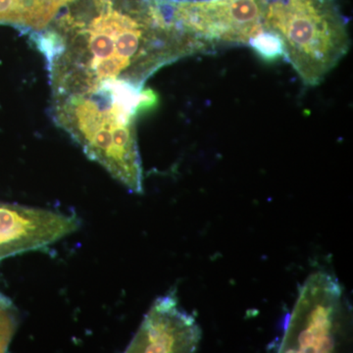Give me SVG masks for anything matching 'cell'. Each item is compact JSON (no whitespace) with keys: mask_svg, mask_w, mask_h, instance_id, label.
<instances>
[{"mask_svg":"<svg viewBox=\"0 0 353 353\" xmlns=\"http://www.w3.org/2000/svg\"><path fill=\"white\" fill-rule=\"evenodd\" d=\"M34 38L48 60L52 97L112 85L143 90L165 65L199 54L163 0H76Z\"/></svg>","mask_w":353,"mask_h":353,"instance_id":"cell-1","label":"cell"},{"mask_svg":"<svg viewBox=\"0 0 353 353\" xmlns=\"http://www.w3.org/2000/svg\"><path fill=\"white\" fill-rule=\"evenodd\" d=\"M201 340L196 319L173 296L158 297L128 345L126 352H194Z\"/></svg>","mask_w":353,"mask_h":353,"instance_id":"cell-7","label":"cell"},{"mask_svg":"<svg viewBox=\"0 0 353 353\" xmlns=\"http://www.w3.org/2000/svg\"><path fill=\"white\" fill-rule=\"evenodd\" d=\"M169 15L201 53L252 46L263 34L259 0H165Z\"/></svg>","mask_w":353,"mask_h":353,"instance_id":"cell-4","label":"cell"},{"mask_svg":"<svg viewBox=\"0 0 353 353\" xmlns=\"http://www.w3.org/2000/svg\"><path fill=\"white\" fill-rule=\"evenodd\" d=\"M150 90L108 85L83 95L52 97L53 120L83 152L132 192H143V167L137 141V114L152 108Z\"/></svg>","mask_w":353,"mask_h":353,"instance_id":"cell-2","label":"cell"},{"mask_svg":"<svg viewBox=\"0 0 353 353\" xmlns=\"http://www.w3.org/2000/svg\"><path fill=\"white\" fill-rule=\"evenodd\" d=\"M18 325L17 311L10 301L0 304V352H6Z\"/></svg>","mask_w":353,"mask_h":353,"instance_id":"cell-8","label":"cell"},{"mask_svg":"<svg viewBox=\"0 0 353 353\" xmlns=\"http://www.w3.org/2000/svg\"><path fill=\"white\" fill-rule=\"evenodd\" d=\"M7 301H9V299L4 296L3 294H0V304L6 303Z\"/></svg>","mask_w":353,"mask_h":353,"instance_id":"cell-9","label":"cell"},{"mask_svg":"<svg viewBox=\"0 0 353 353\" xmlns=\"http://www.w3.org/2000/svg\"><path fill=\"white\" fill-rule=\"evenodd\" d=\"M345 318L343 290L325 272L305 281L287 325L279 352H332L341 338Z\"/></svg>","mask_w":353,"mask_h":353,"instance_id":"cell-5","label":"cell"},{"mask_svg":"<svg viewBox=\"0 0 353 353\" xmlns=\"http://www.w3.org/2000/svg\"><path fill=\"white\" fill-rule=\"evenodd\" d=\"M79 227L75 215L0 202V260L46 248Z\"/></svg>","mask_w":353,"mask_h":353,"instance_id":"cell-6","label":"cell"},{"mask_svg":"<svg viewBox=\"0 0 353 353\" xmlns=\"http://www.w3.org/2000/svg\"><path fill=\"white\" fill-rule=\"evenodd\" d=\"M266 34L304 85L325 80L350 50L348 23L338 0H259Z\"/></svg>","mask_w":353,"mask_h":353,"instance_id":"cell-3","label":"cell"}]
</instances>
